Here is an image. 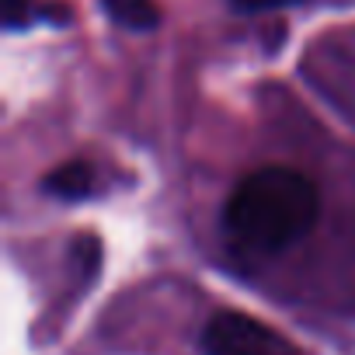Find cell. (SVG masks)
Masks as SVG:
<instances>
[{"instance_id":"1","label":"cell","mask_w":355,"mask_h":355,"mask_svg":"<svg viewBox=\"0 0 355 355\" xmlns=\"http://www.w3.org/2000/svg\"><path fill=\"white\" fill-rule=\"evenodd\" d=\"M320 216V192L296 167L268 164L251 171L223 206L227 237L248 254H279L300 244Z\"/></svg>"},{"instance_id":"2","label":"cell","mask_w":355,"mask_h":355,"mask_svg":"<svg viewBox=\"0 0 355 355\" xmlns=\"http://www.w3.org/2000/svg\"><path fill=\"white\" fill-rule=\"evenodd\" d=\"M199 345L202 355H303V348L293 345L286 334L241 310H220L202 327Z\"/></svg>"},{"instance_id":"3","label":"cell","mask_w":355,"mask_h":355,"mask_svg":"<svg viewBox=\"0 0 355 355\" xmlns=\"http://www.w3.org/2000/svg\"><path fill=\"white\" fill-rule=\"evenodd\" d=\"M42 189L63 202H80L87 199L94 189H98V171L94 164H84V160H70L63 167H56L53 174H46Z\"/></svg>"},{"instance_id":"4","label":"cell","mask_w":355,"mask_h":355,"mask_svg":"<svg viewBox=\"0 0 355 355\" xmlns=\"http://www.w3.org/2000/svg\"><path fill=\"white\" fill-rule=\"evenodd\" d=\"M101 11L125 32H153L160 25L157 0H101Z\"/></svg>"},{"instance_id":"5","label":"cell","mask_w":355,"mask_h":355,"mask_svg":"<svg viewBox=\"0 0 355 355\" xmlns=\"http://www.w3.org/2000/svg\"><path fill=\"white\" fill-rule=\"evenodd\" d=\"M70 254H73V275L91 282L98 275V268H101V244H98V237H77Z\"/></svg>"},{"instance_id":"6","label":"cell","mask_w":355,"mask_h":355,"mask_svg":"<svg viewBox=\"0 0 355 355\" xmlns=\"http://www.w3.org/2000/svg\"><path fill=\"white\" fill-rule=\"evenodd\" d=\"M32 21V4L28 0H8L4 4V25L15 32V28H25Z\"/></svg>"},{"instance_id":"7","label":"cell","mask_w":355,"mask_h":355,"mask_svg":"<svg viewBox=\"0 0 355 355\" xmlns=\"http://www.w3.org/2000/svg\"><path fill=\"white\" fill-rule=\"evenodd\" d=\"M237 11H279V8H293L300 0H230Z\"/></svg>"}]
</instances>
